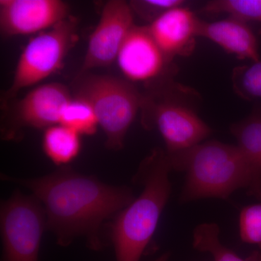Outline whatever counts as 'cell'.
<instances>
[{"instance_id": "6da1fadb", "label": "cell", "mask_w": 261, "mask_h": 261, "mask_svg": "<svg viewBox=\"0 0 261 261\" xmlns=\"http://www.w3.org/2000/svg\"><path fill=\"white\" fill-rule=\"evenodd\" d=\"M2 178L27 187L42 204L47 228L56 235L61 246L75 238L87 239L89 248L100 250L101 226L135 200L132 190L107 185L92 176L62 168L43 177Z\"/></svg>"}, {"instance_id": "7a4b0ae2", "label": "cell", "mask_w": 261, "mask_h": 261, "mask_svg": "<svg viewBox=\"0 0 261 261\" xmlns=\"http://www.w3.org/2000/svg\"><path fill=\"white\" fill-rule=\"evenodd\" d=\"M168 158L172 170L186 173L182 202L227 199L242 189L256 199L260 195L261 176L238 145L204 141L186 152Z\"/></svg>"}, {"instance_id": "3957f363", "label": "cell", "mask_w": 261, "mask_h": 261, "mask_svg": "<svg viewBox=\"0 0 261 261\" xmlns=\"http://www.w3.org/2000/svg\"><path fill=\"white\" fill-rule=\"evenodd\" d=\"M171 171L168 154L161 148L141 163L136 177L143 184V191L117 215L111 226L116 261L140 260L171 195Z\"/></svg>"}, {"instance_id": "277c9868", "label": "cell", "mask_w": 261, "mask_h": 261, "mask_svg": "<svg viewBox=\"0 0 261 261\" xmlns=\"http://www.w3.org/2000/svg\"><path fill=\"white\" fill-rule=\"evenodd\" d=\"M146 88L142 93V123L147 129L159 130L168 155L186 152L211 135L210 127L197 112L200 98L194 89L174 80Z\"/></svg>"}, {"instance_id": "5b68a950", "label": "cell", "mask_w": 261, "mask_h": 261, "mask_svg": "<svg viewBox=\"0 0 261 261\" xmlns=\"http://www.w3.org/2000/svg\"><path fill=\"white\" fill-rule=\"evenodd\" d=\"M74 95L86 99L93 108L108 148H123L127 132L141 111L143 94L126 80L82 74L75 84Z\"/></svg>"}, {"instance_id": "8992f818", "label": "cell", "mask_w": 261, "mask_h": 261, "mask_svg": "<svg viewBox=\"0 0 261 261\" xmlns=\"http://www.w3.org/2000/svg\"><path fill=\"white\" fill-rule=\"evenodd\" d=\"M78 38L77 20L70 15L30 39L19 58L5 99L14 98L22 89L40 83L61 70Z\"/></svg>"}, {"instance_id": "52a82bcc", "label": "cell", "mask_w": 261, "mask_h": 261, "mask_svg": "<svg viewBox=\"0 0 261 261\" xmlns=\"http://www.w3.org/2000/svg\"><path fill=\"white\" fill-rule=\"evenodd\" d=\"M3 261H39L47 220L42 204L16 191L1 205Z\"/></svg>"}, {"instance_id": "ba28073f", "label": "cell", "mask_w": 261, "mask_h": 261, "mask_svg": "<svg viewBox=\"0 0 261 261\" xmlns=\"http://www.w3.org/2000/svg\"><path fill=\"white\" fill-rule=\"evenodd\" d=\"M128 82L145 87L174 80L178 68L154 42L148 27L134 25L122 44L116 60Z\"/></svg>"}, {"instance_id": "9c48e42d", "label": "cell", "mask_w": 261, "mask_h": 261, "mask_svg": "<svg viewBox=\"0 0 261 261\" xmlns=\"http://www.w3.org/2000/svg\"><path fill=\"white\" fill-rule=\"evenodd\" d=\"M134 15L127 2L111 0L106 3L99 23L89 37L80 75L116 61L122 44L135 25Z\"/></svg>"}, {"instance_id": "30bf717a", "label": "cell", "mask_w": 261, "mask_h": 261, "mask_svg": "<svg viewBox=\"0 0 261 261\" xmlns=\"http://www.w3.org/2000/svg\"><path fill=\"white\" fill-rule=\"evenodd\" d=\"M69 16V6L61 0H0V32L4 37L39 34Z\"/></svg>"}, {"instance_id": "8fae6325", "label": "cell", "mask_w": 261, "mask_h": 261, "mask_svg": "<svg viewBox=\"0 0 261 261\" xmlns=\"http://www.w3.org/2000/svg\"><path fill=\"white\" fill-rule=\"evenodd\" d=\"M72 97L61 83L43 84L19 99L13 107V129L23 127L46 130L61 123L65 106Z\"/></svg>"}, {"instance_id": "7c38bea8", "label": "cell", "mask_w": 261, "mask_h": 261, "mask_svg": "<svg viewBox=\"0 0 261 261\" xmlns=\"http://www.w3.org/2000/svg\"><path fill=\"white\" fill-rule=\"evenodd\" d=\"M201 20L185 5L168 10L147 25L154 42L168 58L191 56Z\"/></svg>"}, {"instance_id": "4fadbf2b", "label": "cell", "mask_w": 261, "mask_h": 261, "mask_svg": "<svg viewBox=\"0 0 261 261\" xmlns=\"http://www.w3.org/2000/svg\"><path fill=\"white\" fill-rule=\"evenodd\" d=\"M199 37L209 39L228 54L252 63L260 61L258 42L246 22L229 16L213 22L201 20Z\"/></svg>"}, {"instance_id": "5bb4252c", "label": "cell", "mask_w": 261, "mask_h": 261, "mask_svg": "<svg viewBox=\"0 0 261 261\" xmlns=\"http://www.w3.org/2000/svg\"><path fill=\"white\" fill-rule=\"evenodd\" d=\"M80 134L58 124L44 130L42 147L48 159L58 166L72 162L80 153L82 139Z\"/></svg>"}, {"instance_id": "9a60e30c", "label": "cell", "mask_w": 261, "mask_h": 261, "mask_svg": "<svg viewBox=\"0 0 261 261\" xmlns=\"http://www.w3.org/2000/svg\"><path fill=\"white\" fill-rule=\"evenodd\" d=\"M238 142L239 148L245 154L261 176V106H255L250 114L230 126Z\"/></svg>"}, {"instance_id": "2e32d148", "label": "cell", "mask_w": 261, "mask_h": 261, "mask_svg": "<svg viewBox=\"0 0 261 261\" xmlns=\"http://www.w3.org/2000/svg\"><path fill=\"white\" fill-rule=\"evenodd\" d=\"M217 224H203L194 231L193 246L200 252L211 254L214 261H261V251H254L248 257L239 256L231 249L221 243Z\"/></svg>"}, {"instance_id": "e0dca14e", "label": "cell", "mask_w": 261, "mask_h": 261, "mask_svg": "<svg viewBox=\"0 0 261 261\" xmlns=\"http://www.w3.org/2000/svg\"><path fill=\"white\" fill-rule=\"evenodd\" d=\"M60 124L71 128L81 136L93 135L99 126L92 106L86 99L75 95L65 106Z\"/></svg>"}, {"instance_id": "ac0fdd59", "label": "cell", "mask_w": 261, "mask_h": 261, "mask_svg": "<svg viewBox=\"0 0 261 261\" xmlns=\"http://www.w3.org/2000/svg\"><path fill=\"white\" fill-rule=\"evenodd\" d=\"M206 14H226L246 22L261 23V0H211L202 8Z\"/></svg>"}, {"instance_id": "d6986e66", "label": "cell", "mask_w": 261, "mask_h": 261, "mask_svg": "<svg viewBox=\"0 0 261 261\" xmlns=\"http://www.w3.org/2000/svg\"><path fill=\"white\" fill-rule=\"evenodd\" d=\"M233 92L246 100L261 99V61L240 65L231 73Z\"/></svg>"}, {"instance_id": "ffe728a7", "label": "cell", "mask_w": 261, "mask_h": 261, "mask_svg": "<svg viewBox=\"0 0 261 261\" xmlns=\"http://www.w3.org/2000/svg\"><path fill=\"white\" fill-rule=\"evenodd\" d=\"M257 200L258 203L242 209L239 226L244 243L257 245L261 249V195Z\"/></svg>"}, {"instance_id": "44dd1931", "label": "cell", "mask_w": 261, "mask_h": 261, "mask_svg": "<svg viewBox=\"0 0 261 261\" xmlns=\"http://www.w3.org/2000/svg\"><path fill=\"white\" fill-rule=\"evenodd\" d=\"M128 3L134 14L150 24L168 10L185 5L186 2L183 0H132Z\"/></svg>"}, {"instance_id": "7402d4cb", "label": "cell", "mask_w": 261, "mask_h": 261, "mask_svg": "<svg viewBox=\"0 0 261 261\" xmlns=\"http://www.w3.org/2000/svg\"><path fill=\"white\" fill-rule=\"evenodd\" d=\"M169 253H165L161 255V256L158 257L155 260L152 261H168V260H169Z\"/></svg>"}]
</instances>
